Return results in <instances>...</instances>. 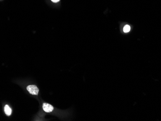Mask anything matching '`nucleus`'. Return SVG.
I'll return each instance as SVG.
<instances>
[{
	"mask_svg": "<svg viewBox=\"0 0 161 121\" xmlns=\"http://www.w3.org/2000/svg\"><path fill=\"white\" fill-rule=\"evenodd\" d=\"M27 89L30 94L37 95L39 93V89L35 85H30L27 87Z\"/></svg>",
	"mask_w": 161,
	"mask_h": 121,
	"instance_id": "1",
	"label": "nucleus"
},
{
	"mask_svg": "<svg viewBox=\"0 0 161 121\" xmlns=\"http://www.w3.org/2000/svg\"><path fill=\"white\" fill-rule=\"evenodd\" d=\"M43 108L46 112H51L54 109L53 107L51 105L46 103L43 104Z\"/></svg>",
	"mask_w": 161,
	"mask_h": 121,
	"instance_id": "2",
	"label": "nucleus"
},
{
	"mask_svg": "<svg viewBox=\"0 0 161 121\" xmlns=\"http://www.w3.org/2000/svg\"><path fill=\"white\" fill-rule=\"evenodd\" d=\"M4 112L5 113H6V114L8 116H10L11 113H12V110L9 107V106L8 105H6L4 107Z\"/></svg>",
	"mask_w": 161,
	"mask_h": 121,
	"instance_id": "3",
	"label": "nucleus"
},
{
	"mask_svg": "<svg viewBox=\"0 0 161 121\" xmlns=\"http://www.w3.org/2000/svg\"><path fill=\"white\" fill-rule=\"evenodd\" d=\"M131 30V28L129 25H126L123 28V30L125 33H128Z\"/></svg>",
	"mask_w": 161,
	"mask_h": 121,
	"instance_id": "4",
	"label": "nucleus"
},
{
	"mask_svg": "<svg viewBox=\"0 0 161 121\" xmlns=\"http://www.w3.org/2000/svg\"><path fill=\"white\" fill-rule=\"evenodd\" d=\"M54 3H57L58 1H59V0H51Z\"/></svg>",
	"mask_w": 161,
	"mask_h": 121,
	"instance_id": "5",
	"label": "nucleus"
}]
</instances>
